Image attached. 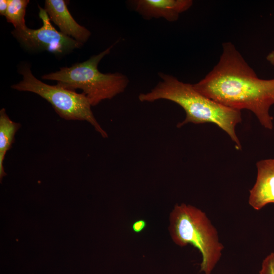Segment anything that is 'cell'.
<instances>
[{
    "label": "cell",
    "instance_id": "cell-1",
    "mask_svg": "<svg viewBox=\"0 0 274 274\" xmlns=\"http://www.w3.org/2000/svg\"><path fill=\"white\" fill-rule=\"evenodd\" d=\"M222 48L217 64L194 88L223 106L251 111L263 127L272 129L274 79L259 78L232 43H224Z\"/></svg>",
    "mask_w": 274,
    "mask_h": 274
},
{
    "label": "cell",
    "instance_id": "cell-2",
    "mask_svg": "<svg viewBox=\"0 0 274 274\" xmlns=\"http://www.w3.org/2000/svg\"><path fill=\"white\" fill-rule=\"evenodd\" d=\"M161 79L150 92L141 93V101L152 102L166 99L180 106L186 113L185 119L177 125L178 127L188 123H212L228 134L237 150L242 146L235 132V127L242 122L241 111L223 106L197 91L193 84L179 81L174 76L159 73Z\"/></svg>",
    "mask_w": 274,
    "mask_h": 274
},
{
    "label": "cell",
    "instance_id": "cell-3",
    "mask_svg": "<svg viewBox=\"0 0 274 274\" xmlns=\"http://www.w3.org/2000/svg\"><path fill=\"white\" fill-rule=\"evenodd\" d=\"M169 221V232L174 243L180 247L190 244L197 248L202 256L200 271L211 274L221 258L224 246L206 213L190 204H177Z\"/></svg>",
    "mask_w": 274,
    "mask_h": 274
},
{
    "label": "cell",
    "instance_id": "cell-4",
    "mask_svg": "<svg viewBox=\"0 0 274 274\" xmlns=\"http://www.w3.org/2000/svg\"><path fill=\"white\" fill-rule=\"evenodd\" d=\"M113 45L87 60L75 63L70 67L43 75L44 80H54L57 85L75 91L80 89L91 106L102 100L113 98L123 92L129 83L127 76L119 73L104 74L98 70L100 60L111 51Z\"/></svg>",
    "mask_w": 274,
    "mask_h": 274
},
{
    "label": "cell",
    "instance_id": "cell-5",
    "mask_svg": "<svg viewBox=\"0 0 274 274\" xmlns=\"http://www.w3.org/2000/svg\"><path fill=\"white\" fill-rule=\"evenodd\" d=\"M22 79L11 88L19 91L35 93L47 100L56 113L66 120L86 121L90 123L103 138L107 132L95 118L91 105L86 95L57 85L47 84L38 79L32 73L29 64L24 63L18 67Z\"/></svg>",
    "mask_w": 274,
    "mask_h": 274
},
{
    "label": "cell",
    "instance_id": "cell-6",
    "mask_svg": "<svg viewBox=\"0 0 274 274\" xmlns=\"http://www.w3.org/2000/svg\"><path fill=\"white\" fill-rule=\"evenodd\" d=\"M38 8L39 16L43 23L40 28L32 29L26 26L14 28L11 31L25 50L33 52L46 51L59 56L67 54L83 46V44L57 30L45 9L40 5Z\"/></svg>",
    "mask_w": 274,
    "mask_h": 274
},
{
    "label": "cell",
    "instance_id": "cell-7",
    "mask_svg": "<svg viewBox=\"0 0 274 274\" xmlns=\"http://www.w3.org/2000/svg\"><path fill=\"white\" fill-rule=\"evenodd\" d=\"M256 182L250 190L249 204L258 211L267 204H274V158L258 161L256 163Z\"/></svg>",
    "mask_w": 274,
    "mask_h": 274
},
{
    "label": "cell",
    "instance_id": "cell-8",
    "mask_svg": "<svg viewBox=\"0 0 274 274\" xmlns=\"http://www.w3.org/2000/svg\"><path fill=\"white\" fill-rule=\"evenodd\" d=\"M134 10L144 19L163 18L177 21L181 13L192 6L191 0H135L130 1Z\"/></svg>",
    "mask_w": 274,
    "mask_h": 274
},
{
    "label": "cell",
    "instance_id": "cell-9",
    "mask_svg": "<svg viewBox=\"0 0 274 274\" xmlns=\"http://www.w3.org/2000/svg\"><path fill=\"white\" fill-rule=\"evenodd\" d=\"M44 9L62 33L82 44L87 41L91 32L74 19L64 0H46Z\"/></svg>",
    "mask_w": 274,
    "mask_h": 274
},
{
    "label": "cell",
    "instance_id": "cell-10",
    "mask_svg": "<svg viewBox=\"0 0 274 274\" xmlns=\"http://www.w3.org/2000/svg\"><path fill=\"white\" fill-rule=\"evenodd\" d=\"M21 127L19 123L12 121L9 117L5 108L0 111V179L7 175L4 170V161L5 155L15 141V135Z\"/></svg>",
    "mask_w": 274,
    "mask_h": 274
},
{
    "label": "cell",
    "instance_id": "cell-11",
    "mask_svg": "<svg viewBox=\"0 0 274 274\" xmlns=\"http://www.w3.org/2000/svg\"><path fill=\"white\" fill-rule=\"evenodd\" d=\"M28 0H9V5L5 17L8 22L11 23L15 29L26 27L25 22L26 9Z\"/></svg>",
    "mask_w": 274,
    "mask_h": 274
},
{
    "label": "cell",
    "instance_id": "cell-12",
    "mask_svg": "<svg viewBox=\"0 0 274 274\" xmlns=\"http://www.w3.org/2000/svg\"><path fill=\"white\" fill-rule=\"evenodd\" d=\"M259 274H274V252L267 255L263 260Z\"/></svg>",
    "mask_w": 274,
    "mask_h": 274
},
{
    "label": "cell",
    "instance_id": "cell-13",
    "mask_svg": "<svg viewBox=\"0 0 274 274\" xmlns=\"http://www.w3.org/2000/svg\"><path fill=\"white\" fill-rule=\"evenodd\" d=\"M146 226V221L144 219H140L132 223L131 228L134 232L139 233L145 229Z\"/></svg>",
    "mask_w": 274,
    "mask_h": 274
},
{
    "label": "cell",
    "instance_id": "cell-14",
    "mask_svg": "<svg viewBox=\"0 0 274 274\" xmlns=\"http://www.w3.org/2000/svg\"><path fill=\"white\" fill-rule=\"evenodd\" d=\"M9 5V0L0 1V14L5 16Z\"/></svg>",
    "mask_w": 274,
    "mask_h": 274
},
{
    "label": "cell",
    "instance_id": "cell-15",
    "mask_svg": "<svg viewBox=\"0 0 274 274\" xmlns=\"http://www.w3.org/2000/svg\"><path fill=\"white\" fill-rule=\"evenodd\" d=\"M266 59L271 64L274 65V50L267 55Z\"/></svg>",
    "mask_w": 274,
    "mask_h": 274
}]
</instances>
